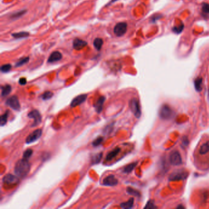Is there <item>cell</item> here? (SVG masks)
<instances>
[{
    "instance_id": "cell-1",
    "label": "cell",
    "mask_w": 209,
    "mask_h": 209,
    "mask_svg": "<svg viewBox=\"0 0 209 209\" xmlns=\"http://www.w3.org/2000/svg\"><path fill=\"white\" fill-rule=\"evenodd\" d=\"M30 170V164L28 160L23 158L17 162L14 168V172L18 177H25L29 173Z\"/></svg>"
},
{
    "instance_id": "cell-2",
    "label": "cell",
    "mask_w": 209,
    "mask_h": 209,
    "mask_svg": "<svg viewBox=\"0 0 209 209\" xmlns=\"http://www.w3.org/2000/svg\"><path fill=\"white\" fill-rule=\"evenodd\" d=\"M189 173L184 169H177L172 172L169 177L170 181H178V180H186L188 177Z\"/></svg>"
},
{
    "instance_id": "cell-3",
    "label": "cell",
    "mask_w": 209,
    "mask_h": 209,
    "mask_svg": "<svg viewBox=\"0 0 209 209\" xmlns=\"http://www.w3.org/2000/svg\"><path fill=\"white\" fill-rule=\"evenodd\" d=\"M174 112L169 106L165 104L161 106L160 109V117L163 120H169L173 117Z\"/></svg>"
},
{
    "instance_id": "cell-4",
    "label": "cell",
    "mask_w": 209,
    "mask_h": 209,
    "mask_svg": "<svg viewBox=\"0 0 209 209\" xmlns=\"http://www.w3.org/2000/svg\"><path fill=\"white\" fill-rule=\"evenodd\" d=\"M129 107L132 112L136 118H140L141 116V109L139 101L136 98H133L129 102Z\"/></svg>"
},
{
    "instance_id": "cell-5",
    "label": "cell",
    "mask_w": 209,
    "mask_h": 209,
    "mask_svg": "<svg viewBox=\"0 0 209 209\" xmlns=\"http://www.w3.org/2000/svg\"><path fill=\"white\" fill-rule=\"evenodd\" d=\"M169 161L171 165L174 166H179L182 163V158L181 155L178 151H172L169 155Z\"/></svg>"
},
{
    "instance_id": "cell-6",
    "label": "cell",
    "mask_w": 209,
    "mask_h": 209,
    "mask_svg": "<svg viewBox=\"0 0 209 209\" xmlns=\"http://www.w3.org/2000/svg\"><path fill=\"white\" fill-rule=\"evenodd\" d=\"M127 24L125 22H120L116 24L114 28V32L115 35L118 37L123 36L126 33Z\"/></svg>"
},
{
    "instance_id": "cell-7",
    "label": "cell",
    "mask_w": 209,
    "mask_h": 209,
    "mask_svg": "<svg viewBox=\"0 0 209 209\" xmlns=\"http://www.w3.org/2000/svg\"><path fill=\"white\" fill-rule=\"evenodd\" d=\"M28 117L31 119H33L34 123L32 125V126H36L41 123L42 120L41 115L37 110H33L30 112L29 114H28Z\"/></svg>"
},
{
    "instance_id": "cell-8",
    "label": "cell",
    "mask_w": 209,
    "mask_h": 209,
    "mask_svg": "<svg viewBox=\"0 0 209 209\" xmlns=\"http://www.w3.org/2000/svg\"><path fill=\"white\" fill-rule=\"evenodd\" d=\"M6 104L15 110H19L20 109V104L18 98L16 96H12L6 101Z\"/></svg>"
},
{
    "instance_id": "cell-9",
    "label": "cell",
    "mask_w": 209,
    "mask_h": 209,
    "mask_svg": "<svg viewBox=\"0 0 209 209\" xmlns=\"http://www.w3.org/2000/svg\"><path fill=\"white\" fill-rule=\"evenodd\" d=\"M41 135H42V129H36L35 131H34L31 134L28 135V136L26 139V143L31 144L34 142H35V141H36L41 137Z\"/></svg>"
},
{
    "instance_id": "cell-10",
    "label": "cell",
    "mask_w": 209,
    "mask_h": 209,
    "mask_svg": "<svg viewBox=\"0 0 209 209\" xmlns=\"http://www.w3.org/2000/svg\"><path fill=\"white\" fill-rule=\"evenodd\" d=\"M87 94H80L77 96V97H76L75 98L72 99V102L71 103V106L72 107H74L77 106L81 105V104L85 102V101L87 99Z\"/></svg>"
},
{
    "instance_id": "cell-11",
    "label": "cell",
    "mask_w": 209,
    "mask_h": 209,
    "mask_svg": "<svg viewBox=\"0 0 209 209\" xmlns=\"http://www.w3.org/2000/svg\"><path fill=\"white\" fill-rule=\"evenodd\" d=\"M3 182L6 184H16L19 182V178L12 174H7L3 178Z\"/></svg>"
},
{
    "instance_id": "cell-12",
    "label": "cell",
    "mask_w": 209,
    "mask_h": 209,
    "mask_svg": "<svg viewBox=\"0 0 209 209\" xmlns=\"http://www.w3.org/2000/svg\"><path fill=\"white\" fill-rule=\"evenodd\" d=\"M87 42L81 39H76L73 41V48L76 50H81L86 47Z\"/></svg>"
},
{
    "instance_id": "cell-13",
    "label": "cell",
    "mask_w": 209,
    "mask_h": 209,
    "mask_svg": "<svg viewBox=\"0 0 209 209\" xmlns=\"http://www.w3.org/2000/svg\"><path fill=\"white\" fill-rule=\"evenodd\" d=\"M103 185L112 186H115L118 183V180L113 175L107 176L103 180Z\"/></svg>"
},
{
    "instance_id": "cell-14",
    "label": "cell",
    "mask_w": 209,
    "mask_h": 209,
    "mask_svg": "<svg viewBox=\"0 0 209 209\" xmlns=\"http://www.w3.org/2000/svg\"><path fill=\"white\" fill-rule=\"evenodd\" d=\"M106 101V98L104 97H101L98 98L97 102L94 104V109L98 113H101L103 109V105Z\"/></svg>"
},
{
    "instance_id": "cell-15",
    "label": "cell",
    "mask_w": 209,
    "mask_h": 209,
    "mask_svg": "<svg viewBox=\"0 0 209 209\" xmlns=\"http://www.w3.org/2000/svg\"><path fill=\"white\" fill-rule=\"evenodd\" d=\"M62 57H63V56H62V54L60 52L55 51L52 53L51 55H50L48 62L49 63H54V62L61 60L62 59Z\"/></svg>"
},
{
    "instance_id": "cell-16",
    "label": "cell",
    "mask_w": 209,
    "mask_h": 209,
    "mask_svg": "<svg viewBox=\"0 0 209 209\" xmlns=\"http://www.w3.org/2000/svg\"><path fill=\"white\" fill-rule=\"evenodd\" d=\"M120 149L119 147H116L114 150H112L111 151L109 152L106 158V161L112 160L113 158H114L118 153H120Z\"/></svg>"
},
{
    "instance_id": "cell-17",
    "label": "cell",
    "mask_w": 209,
    "mask_h": 209,
    "mask_svg": "<svg viewBox=\"0 0 209 209\" xmlns=\"http://www.w3.org/2000/svg\"><path fill=\"white\" fill-rule=\"evenodd\" d=\"M11 90H12V88L11 86L9 85H5L4 86L1 87V97H6V96L9 95L10 93Z\"/></svg>"
},
{
    "instance_id": "cell-18",
    "label": "cell",
    "mask_w": 209,
    "mask_h": 209,
    "mask_svg": "<svg viewBox=\"0 0 209 209\" xmlns=\"http://www.w3.org/2000/svg\"><path fill=\"white\" fill-rule=\"evenodd\" d=\"M134 200L133 198L129 199V200L128 201L122 203V204H120V207L123 208H125V209L131 208L133 207V206H134Z\"/></svg>"
},
{
    "instance_id": "cell-19",
    "label": "cell",
    "mask_w": 209,
    "mask_h": 209,
    "mask_svg": "<svg viewBox=\"0 0 209 209\" xmlns=\"http://www.w3.org/2000/svg\"><path fill=\"white\" fill-rule=\"evenodd\" d=\"M137 162H132L129 165H127L126 166H125L123 169V172L126 173V174H128L131 172L133 169L135 167V166H137Z\"/></svg>"
},
{
    "instance_id": "cell-20",
    "label": "cell",
    "mask_w": 209,
    "mask_h": 209,
    "mask_svg": "<svg viewBox=\"0 0 209 209\" xmlns=\"http://www.w3.org/2000/svg\"><path fill=\"white\" fill-rule=\"evenodd\" d=\"M202 78L197 77L194 80V87L197 92H201L202 89Z\"/></svg>"
},
{
    "instance_id": "cell-21",
    "label": "cell",
    "mask_w": 209,
    "mask_h": 209,
    "mask_svg": "<svg viewBox=\"0 0 209 209\" xmlns=\"http://www.w3.org/2000/svg\"><path fill=\"white\" fill-rule=\"evenodd\" d=\"M209 151V140L203 144L199 149V153L205 155Z\"/></svg>"
},
{
    "instance_id": "cell-22",
    "label": "cell",
    "mask_w": 209,
    "mask_h": 209,
    "mask_svg": "<svg viewBox=\"0 0 209 209\" xmlns=\"http://www.w3.org/2000/svg\"><path fill=\"white\" fill-rule=\"evenodd\" d=\"M93 45L96 49L99 50L103 45V40L101 38H96L93 42Z\"/></svg>"
},
{
    "instance_id": "cell-23",
    "label": "cell",
    "mask_w": 209,
    "mask_h": 209,
    "mask_svg": "<svg viewBox=\"0 0 209 209\" xmlns=\"http://www.w3.org/2000/svg\"><path fill=\"white\" fill-rule=\"evenodd\" d=\"M12 36L16 39H20V38H24L29 36V33L25 31H21L19 33H13Z\"/></svg>"
},
{
    "instance_id": "cell-24",
    "label": "cell",
    "mask_w": 209,
    "mask_h": 209,
    "mask_svg": "<svg viewBox=\"0 0 209 209\" xmlns=\"http://www.w3.org/2000/svg\"><path fill=\"white\" fill-rule=\"evenodd\" d=\"M8 116H9V112L8 110L1 116V118H0V125H1V126H3L6 124Z\"/></svg>"
},
{
    "instance_id": "cell-25",
    "label": "cell",
    "mask_w": 209,
    "mask_h": 209,
    "mask_svg": "<svg viewBox=\"0 0 209 209\" xmlns=\"http://www.w3.org/2000/svg\"><path fill=\"white\" fill-rule=\"evenodd\" d=\"M102 156H103L102 153H98L97 155L93 156L92 159V165H97V164L99 163L101 161V158H102Z\"/></svg>"
},
{
    "instance_id": "cell-26",
    "label": "cell",
    "mask_w": 209,
    "mask_h": 209,
    "mask_svg": "<svg viewBox=\"0 0 209 209\" xmlns=\"http://www.w3.org/2000/svg\"><path fill=\"white\" fill-rule=\"evenodd\" d=\"M183 28H184V25H183V24L181 23V24H180L177 26H174V28H172V31L175 33L180 34L182 32Z\"/></svg>"
},
{
    "instance_id": "cell-27",
    "label": "cell",
    "mask_w": 209,
    "mask_h": 209,
    "mask_svg": "<svg viewBox=\"0 0 209 209\" xmlns=\"http://www.w3.org/2000/svg\"><path fill=\"white\" fill-rule=\"evenodd\" d=\"M29 57H25L24 58H22L19 60L18 62H17L15 64V67H20L25 64H26L28 61H29Z\"/></svg>"
},
{
    "instance_id": "cell-28",
    "label": "cell",
    "mask_w": 209,
    "mask_h": 209,
    "mask_svg": "<svg viewBox=\"0 0 209 209\" xmlns=\"http://www.w3.org/2000/svg\"><path fill=\"white\" fill-rule=\"evenodd\" d=\"M53 93L51 92H45L42 96H41V98L44 101H47V100H49L50 99H51L53 97Z\"/></svg>"
},
{
    "instance_id": "cell-29",
    "label": "cell",
    "mask_w": 209,
    "mask_h": 209,
    "mask_svg": "<svg viewBox=\"0 0 209 209\" xmlns=\"http://www.w3.org/2000/svg\"><path fill=\"white\" fill-rule=\"evenodd\" d=\"M126 191H127V193L128 194H131V195H133V196H140V193H139V192L138 191H137V190H135L132 188L128 187L127 188Z\"/></svg>"
},
{
    "instance_id": "cell-30",
    "label": "cell",
    "mask_w": 209,
    "mask_h": 209,
    "mask_svg": "<svg viewBox=\"0 0 209 209\" xmlns=\"http://www.w3.org/2000/svg\"><path fill=\"white\" fill-rule=\"evenodd\" d=\"M25 13H26V10H23L19 11V12L14 13L12 15H11V19H15L19 18L20 17H22V15H24Z\"/></svg>"
},
{
    "instance_id": "cell-31",
    "label": "cell",
    "mask_w": 209,
    "mask_h": 209,
    "mask_svg": "<svg viewBox=\"0 0 209 209\" xmlns=\"http://www.w3.org/2000/svg\"><path fill=\"white\" fill-rule=\"evenodd\" d=\"M11 68H12V65L10 64L4 65L1 67V71L2 72H8L11 69Z\"/></svg>"
},
{
    "instance_id": "cell-32",
    "label": "cell",
    "mask_w": 209,
    "mask_h": 209,
    "mask_svg": "<svg viewBox=\"0 0 209 209\" xmlns=\"http://www.w3.org/2000/svg\"><path fill=\"white\" fill-rule=\"evenodd\" d=\"M32 154H33V150L31 149H27L24 153L23 158L28 160L31 156Z\"/></svg>"
},
{
    "instance_id": "cell-33",
    "label": "cell",
    "mask_w": 209,
    "mask_h": 209,
    "mask_svg": "<svg viewBox=\"0 0 209 209\" xmlns=\"http://www.w3.org/2000/svg\"><path fill=\"white\" fill-rule=\"evenodd\" d=\"M202 11L205 14H209V4L204 3L202 6Z\"/></svg>"
},
{
    "instance_id": "cell-34",
    "label": "cell",
    "mask_w": 209,
    "mask_h": 209,
    "mask_svg": "<svg viewBox=\"0 0 209 209\" xmlns=\"http://www.w3.org/2000/svg\"><path fill=\"white\" fill-rule=\"evenodd\" d=\"M103 141V137H98V138H97L95 140H94V141L92 143V145L94 147H97L99 145H100L101 143H102Z\"/></svg>"
},
{
    "instance_id": "cell-35",
    "label": "cell",
    "mask_w": 209,
    "mask_h": 209,
    "mask_svg": "<svg viewBox=\"0 0 209 209\" xmlns=\"http://www.w3.org/2000/svg\"><path fill=\"white\" fill-rule=\"evenodd\" d=\"M144 208H156V207L155 206V205L154 204V201L150 200L147 203V204Z\"/></svg>"
},
{
    "instance_id": "cell-36",
    "label": "cell",
    "mask_w": 209,
    "mask_h": 209,
    "mask_svg": "<svg viewBox=\"0 0 209 209\" xmlns=\"http://www.w3.org/2000/svg\"><path fill=\"white\" fill-rule=\"evenodd\" d=\"M182 145L183 146H185V147H186L188 144H189V140L188 139L187 137L186 136H184L182 139Z\"/></svg>"
},
{
    "instance_id": "cell-37",
    "label": "cell",
    "mask_w": 209,
    "mask_h": 209,
    "mask_svg": "<svg viewBox=\"0 0 209 209\" xmlns=\"http://www.w3.org/2000/svg\"><path fill=\"white\" fill-rule=\"evenodd\" d=\"M19 83L21 85H25L27 82V81H26V78H20L19 79Z\"/></svg>"
},
{
    "instance_id": "cell-38",
    "label": "cell",
    "mask_w": 209,
    "mask_h": 209,
    "mask_svg": "<svg viewBox=\"0 0 209 209\" xmlns=\"http://www.w3.org/2000/svg\"><path fill=\"white\" fill-rule=\"evenodd\" d=\"M160 17H161V16H160V15H154L153 16H152L151 17V20L153 22H155L157 20L160 19Z\"/></svg>"
},
{
    "instance_id": "cell-39",
    "label": "cell",
    "mask_w": 209,
    "mask_h": 209,
    "mask_svg": "<svg viewBox=\"0 0 209 209\" xmlns=\"http://www.w3.org/2000/svg\"><path fill=\"white\" fill-rule=\"evenodd\" d=\"M177 208H184L185 207H184L183 206H182V205H180V206H178Z\"/></svg>"
}]
</instances>
